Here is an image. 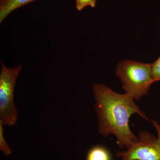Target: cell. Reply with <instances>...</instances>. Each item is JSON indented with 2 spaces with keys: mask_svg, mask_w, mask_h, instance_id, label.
Returning <instances> with one entry per match:
<instances>
[{
  "mask_svg": "<svg viewBox=\"0 0 160 160\" xmlns=\"http://www.w3.org/2000/svg\"><path fill=\"white\" fill-rule=\"evenodd\" d=\"M92 89L100 134L104 137L113 135L120 148L129 149L138 140L129 127L130 117L136 113L148 118L129 95L118 93L103 84L95 83Z\"/></svg>",
  "mask_w": 160,
  "mask_h": 160,
  "instance_id": "obj_1",
  "label": "cell"
},
{
  "mask_svg": "<svg viewBox=\"0 0 160 160\" xmlns=\"http://www.w3.org/2000/svg\"><path fill=\"white\" fill-rule=\"evenodd\" d=\"M116 75L121 81L125 93L136 101L146 95L152 84L155 82L151 64L130 60L118 63Z\"/></svg>",
  "mask_w": 160,
  "mask_h": 160,
  "instance_id": "obj_2",
  "label": "cell"
},
{
  "mask_svg": "<svg viewBox=\"0 0 160 160\" xmlns=\"http://www.w3.org/2000/svg\"><path fill=\"white\" fill-rule=\"evenodd\" d=\"M0 73V120L4 126H11L16 124L18 111L14 102V90L18 77L22 68L19 64L10 68L1 61Z\"/></svg>",
  "mask_w": 160,
  "mask_h": 160,
  "instance_id": "obj_3",
  "label": "cell"
},
{
  "mask_svg": "<svg viewBox=\"0 0 160 160\" xmlns=\"http://www.w3.org/2000/svg\"><path fill=\"white\" fill-rule=\"evenodd\" d=\"M157 132V138L150 132H139L137 142L125 151L117 152L120 160H160V124L157 121H150Z\"/></svg>",
  "mask_w": 160,
  "mask_h": 160,
  "instance_id": "obj_4",
  "label": "cell"
},
{
  "mask_svg": "<svg viewBox=\"0 0 160 160\" xmlns=\"http://www.w3.org/2000/svg\"><path fill=\"white\" fill-rule=\"evenodd\" d=\"M37 0H0V23L16 9Z\"/></svg>",
  "mask_w": 160,
  "mask_h": 160,
  "instance_id": "obj_5",
  "label": "cell"
},
{
  "mask_svg": "<svg viewBox=\"0 0 160 160\" xmlns=\"http://www.w3.org/2000/svg\"><path fill=\"white\" fill-rule=\"evenodd\" d=\"M86 160H111V155L106 147L98 145L89 149Z\"/></svg>",
  "mask_w": 160,
  "mask_h": 160,
  "instance_id": "obj_6",
  "label": "cell"
},
{
  "mask_svg": "<svg viewBox=\"0 0 160 160\" xmlns=\"http://www.w3.org/2000/svg\"><path fill=\"white\" fill-rule=\"evenodd\" d=\"M3 126L4 125L2 122L0 120V150L5 155L8 156L12 153V150L10 149L4 138Z\"/></svg>",
  "mask_w": 160,
  "mask_h": 160,
  "instance_id": "obj_7",
  "label": "cell"
},
{
  "mask_svg": "<svg viewBox=\"0 0 160 160\" xmlns=\"http://www.w3.org/2000/svg\"><path fill=\"white\" fill-rule=\"evenodd\" d=\"M97 0H75L76 8L78 11H81L87 6L94 8Z\"/></svg>",
  "mask_w": 160,
  "mask_h": 160,
  "instance_id": "obj_8",
  "label": "cell"
},
{
  "mask_svg": "<svg viewBox=\"0 0 160 160\" xmlns=\"http://www.w3.org/2000/svg\"><path fill=\"white\" fill-rule=\"evenodd\" d=\"M151 66L154 82H160V55L155 62L151 63Z\"/></svg>",
  "mask_w": 160,
  "mask_h": 160,
  "instance_id": "obj_9",
  "label": "cell"
}]
</instances>
